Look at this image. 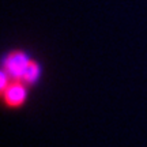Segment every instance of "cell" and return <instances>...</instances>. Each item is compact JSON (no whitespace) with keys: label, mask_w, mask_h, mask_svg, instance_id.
Instances as JSON below:
<instances>
[{"label":"cell","mask_w":147,"mask_h":147,"mask_svg":"<svg viewBox=\"0 0 147 147\" xmlns=\"http://www.w3.org/2000/svg\"><path fill=\"white\" fill-rule=\"evenodd\" d=\"M1 97L7 108L10 109L21 108L27 98V84L19 79H14L4 89H1Z\"/></svg>","instance_id":"cell-1"},{"label":"cell","mask_w":147,"mask_h":147,"mask_svg":"<svg viewBox=\"0 0 147 147\" xmlns=\"http://www.w3.org/2000/svg\"><path fill=\"white\" fill-rule=\"evenodd\" d=\"M30 59L26 56V53L22 51H14L8 53V56L3 61V71L7 72L12 79H21L26 65L29 64Z\"/></svg>","instance_id":"cell-2"},{"label":"cell","mask_w":147,"mask_h":147,"mask_svg":"<svg viewBox=\"0 0 147 147\" xmlns=\"http://www.w3.org/2000/svg\"><path fill=\"white\" fill-rule=\"evenodd\" d=\"M40 74H41L40 64L37 63L36 60L30 59V61H29V64L26 65V68H25L23 74L21 75V79H19V80L25 82L26 84H32V83L36 82L37 79H38Z\"/></svg>","instance_id":"cell-3"}]
</instances>
